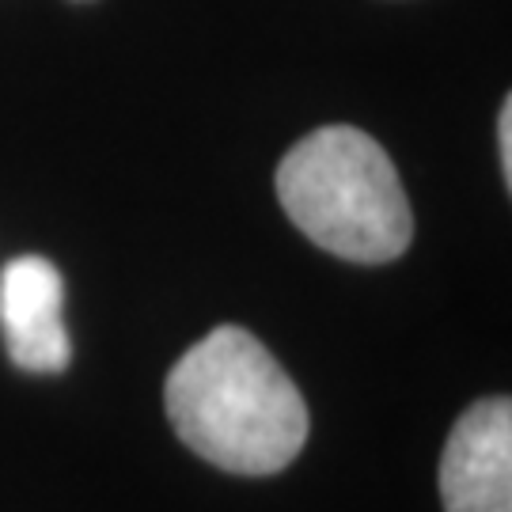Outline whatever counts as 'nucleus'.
Here are the masks:
<instances>
[{
    "label": "nucleus",
    "mask_w": 512,
    "mask_h": 512,
    "mask_svg": "<svg viewBox=\"0 0 512 512\" xmlns=\"http://www.w3.org/2000/svg\"><path fill=\"white\" fill-rule=\"evenodd\" d=\"M175 433L232 475H277L308 440V403L277 357L243 327L209 330L164 384Z\"/></svg>",
    "instance_id": "obj_1"
},
{
    "label": "nucleus",
    "mask_w": 512,
    "mask_h": 512,
    "mask_svg": "<svg viewBox=\"0 0 512 512\" xmlns=\"http://www.w3.org/2000/svg\"><path fill=\"white\" fill-rule=\"evenodd\" d=\"M277 202L330 255L380 266L414 239L410 202L380 141L353 126H323L277 164Z\"/></svg>",
    "instance_id": "obj_2"
},
{
    "label": "nucleus",
    "mask_w": 512,
    "mask_h": 512,
    "mask_svg": "<svg viewBox=\"0 0 512 512\" xmlns=\"http://www.w3.org/2000/svg\"><path fill=\"white\" fill-rule=\"evenodd\" d=\"M448 512H512V403L482 399L456 421L440 459Z\"/></svg>",
    "instance_id": "obj_3"
},
{
    "label": "nucleus",
    "mask_w": 512,
    "mask_h": 512,
    "mask_svg": "<svg viewBox=\"0 0 512 512\" xmlns=\"http://www.w3.org/2000/svg\"><path fill=\"white\" fill-rule=\"evenodd\" d=\"M0 330L8 357L23 372L54 376L69 365L65 281L50 258L23 255L0 274Z\"/></svg>",
    "instance_id": "obj_4"
},
{
    "label": "nucleus",
    "mask_w": 512,
    "mask_h": 512,
    "mask_svg": "<svg viewBox=\"0 0 512 512\" xmlns=\"http://www.w3.org/2000/svg\"><path fill=\"white\" fill-rule=\"evenodd\" d=\"M497 129H501V167H505V183H509V175H512V103L509 99H505V107H501Z\"/></svg>",
    "instance_id": "obj_5"
}]
</instances>
